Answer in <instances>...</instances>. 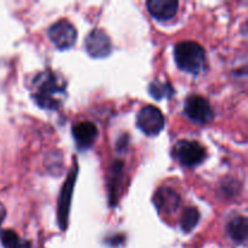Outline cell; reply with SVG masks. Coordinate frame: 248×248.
I'll return each instance as SVG.
<instances>
[{
  "label": "cell",
  "instance_id": "obj_13",
  "mask_svg": "<svg viewBox=\"0 0 248 248\" xmlns=\"http://www.w3.org/2000/svg\"><path fill=\"white\" fill-rule=\"evenodd\" d=\"M228 236L236 244H245L247 241L248 223L246 217L236 216L227 223Z\"/></svg>",
  "mask_w": 248,
  "mask_h": 248
},
{
  "label": "cell",
  "instance_id": "obj_16",
  "mask_svg": "<svg viewBox=\"0 0 248 248\" xmlns=\"http://www.w3.org/2000/svg\"><path fill=\"white\" fill-rule=\"evenodd\" d=\"M149 92L155 99L172 98L174 90L169 81H161V80H154L149 85Z\"/></svg>",
  "mask_w": 248,
  "mask_h": 248
},
{
  "label": "cell",
  "instance_id": "obj_11",
  "mask_svg": "<svg viewBox=\"0 0 248 248\" xmlns=\"http://www.w3.org/2000/svg\"><path fill=\"white\" fill-rule=\"evenodd\" d=\"M124 162L121 160H116L109 167L108 172V193H109V202L110 206L116 205L120 195L121 184L124 178Z\"/></svg>",
  "mask_w": 248,
  "mask_h": 248
},
{
  "label": "cell",
  "instance_id": "obj_1",
  "mask_svg": "<svg viewBox=\"0 0 248 248\" xmlns=\"http://www.w3.org/2000/svg\"><path fill=\"white\" fill-rule=\"evenodd\" d=\"M31 92L34 101L40 108L56 110L64 103L67 84L60 74L46 69L33 79Z\"/></svg>",
  "mask_w": 248,
  "mask_h": 248
},
{
  "label": "cell",
  "instance_id": "obj_5",
  "mask_svg": "<svg viewBox=\"0 0 248 248\" xmlns=\"http://www.w3.org/2000/svg\"><path fill=\"white\" fill-rule=\"evenodd\" d=\"M47 35L56 47L60 50H68L77 41L78 31L68 19H60L50 27Z\"/></svg>",
  "mask_w": 248,
  "mask_h": 248
},
{
  "label": "cell",
  "instance_id": "obj_12",
  "mask_svg": "<svg viewBox=\"0 0 248 248\" xmlns=\"http://www.w3.org/2000/svg\"><path fill=\"white\" fill-rule=\"evenodd\" d=\"M178 1L176 0H149L147 7L150 15L160 21H169L176 16L178 11Z\"/></svg>",
  "mask_w": 248,
  "mask_h": 248
},
{
  "label": "cell",
  "instance_id": "obj_8",
  "mask_svg": "<svg viewBox=\"0 0 248 248\" xmlns=\"http://www.w3.org/2000/svg\"><path fill=\"white\" fill-rule=\"evenodd\" d=\"M85 48L93 58L107 57L111 52V40L104 31L98 28L93 29L86 36Z\"/></svg>",
  "mask_w": 248,
  "mask_h": 248
},
{
  "label": "cell",
  "instance_id": "obj_9",
  "mask_svg": "<svg viewBox=\"0 0 248 248\" xmlns=\"http://www.w3.org/2000/svg\"><path fill=\"white\" fill-rule=\"evenodd\" d=\"M73 137L80 150H87L94 144L98 137V128L91 121H81L73 126Z\"/></svg>",
  "mask_w": 248,
  "mask_h": 248
},
{
  "label": "cell",
  "instance_id": "obj_17",
  "mask_svg": "<svg viewBox=\"0 0 248 248\" xmlns=\"http://www.w3.org/2000/svg\"><path fill=\"white\" fill-rule=\"evenodd\" d=\"M5 217H6V210H5L4 205L0 202V225H1V223L4 222Z\"/></svg>",
  "mask_w": 248,
  "mask_h": 248
},
{
  "label": "cell",
  "instance_id": "obj_4",
  "mask_svg": "<svg viewBox=\"0 0 248 248\" xmlns=\"http://www.w3.org/2000/svg\"><path fill=\"white\" fill-rule=\"evenodd\" d=\"M184 113L191 121L200 125H205L213 120V109L210 102L200 94H191L186 99Z\"/></svg>",
  "mask_w": 248,
  "mask_h": 248
},
{
  "label": "cell",
  "instance_id": "obj_14",
  "mask_svg": "<svg viewBox=\"0 0 248 248\" xmlns=\"http://www.w3.org/2000/svg\"><path fill=\"white\" fill-rule=\"evenodd\" d=\"M199 219H200V213L198 208L194 206L186 207L182 212L181 217V228L184 232H190L194 228L198 225Z\"/></svg>",
  "mask_w": 248,
  "mask_h": 248
},
{
  "label": "cell",
  "instance_id": "obj_10",
  "mask_svg": "<svg viewBox=\"0 0 248 248\" xmlns=\"http://www.w3.org/2000/svg\"><path fill=\"white\" fill-rule=\"evenodd\" d=\"M154 203L157 210L164 215L174 213L181 206V198L170 186H161L154 195Z\"/></svg>",
  "mask_w": 248,
  "mask_h": 248
},
{
  "label": "cell",
  "instance_id": "obj_15",
  "mask_svg": "<svg viewBox=\"0 0 248 248\" xmlns=\"http://www.w3.org/2000/svg\"><path fill=\"white\" fill-rule=\"evenodd\" d=\"M0 241L4 248H31L29 241L22 240L14 230H2L0 232Z\"/></svg>",
  "mask_w": 248,
  "mask_h": 248
},
{
  "label": "cell",
  "instance_id": "obj_6",
  "mask_svg": "<svg viewBox=\"0 0 248 248\" xmlns=\"http://www.w3.org/2000/svg\"><path fill=\"white\" fill-rule=\"evenodd\" d=\"M137 126L148 136H156L165 126V116L157 107L145 106L137 115Z\"/></svg>",
  "mask_w": 248,
  "mask_h": 248
},
{
  "label": "cell",
  "instance_id": "obj_2",
  "mask_svg": "<svg viewBox=\"0 0 248 248\" xmlns=\"http://www.w3.org/2000/svg\"><path fill=\"white\" fill-rule=\"evenodd\" d=\"M174 60L183 72L200 74L206 67V52L196 41H182L174 47Z\"/></svg>",
  "mask_w": 248,
  "mask_h": 248
},
{
  "label": "cell",
  "instance_id": "obj_3",
  "mask_svg": "<svg viewBox=\"0 0 248 248\" xmlns=\"http://www.w3.org/2000/svg\"><path fill=\"white\" fill-rule=\"evenodd\" d=\"M173 157L184 167H196L207 157L206 149L196 140H182L176 143L172 150Z\"/></svg>",
  "mask_w": 248,
  "mask_h": 248
},
{
  "label": "cell",
  "instance_id": "obj_7",
  "mask_svg": "<svg viewBox=\"0 0 248 248\" xmlns=\"http://www.w3.org/2000/svg\"><path fill=\"white\" fill-rule=\"evenodd\" d=\"M78 177V164L75 160V164L73 165L72 170H70L69 174L67 177L64 186H63L62 190H61L60 199H58V223L62 230L67 229L68 225V217H69V210H70V202H72V194L73 189H74L75 181Z\"/></svg>",
  "mask_w": 248,
  "mask_h": 248
}]
</instances>
